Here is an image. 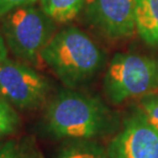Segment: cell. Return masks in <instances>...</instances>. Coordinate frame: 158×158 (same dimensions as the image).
Returning a JSON list of instances; mask_svg holds the SVG:
<instances>
[{
	"label": "cell",
	"instance_id": "obj_14",
	"mask_svg": "<svg viewBox=\"0 0 158 158\" xmlns=\"http://www.w3.org/2000/svg\"><path fill=\"white\" fill-rule=\"evenodd\" d=\"M37 0H0V18L12 9L22 6L35 4Z\"/></svg>",
	"mask_w": 158,
	"mask_h": 158
},
{
	"label": "cell",
	"instance_id": "obj_7",
	"mask_svg": "<svg viewBox=\"0 0 158 158\" xmlns=\"http://www.w3.org/2000/svg\"><path fill=\"white\" fill-rule=\"evenodd\" d=\"M107 152L110 158H158V131L138 112L125 120Z\"/></svg>",
	"mask_w": 158,
	"mask_h": 158
},
{
	"label": "cell",
	"instance_id": "obj_3",
	"mask_svg": "<svg viewBox=\"0 0 158 158\" xmlns=\"http://www.w3.org/2000/svg\"><path fill=\"white\" fill-rule=\"evenodd\" d=\"M104 93L114 105L158 91V59L131 52H118L104 76Z\"/></svg>",
	"mask_w": 158,
	"mask_h": 158
},
{
	"label": "cell",
	"instance_id": "obj_2",
	"mask_svg": "<svg viewBox=\"0 0 158 158\" xmlns=\"http://www.w3.org/2000/svg\"><path fill=\"white\" fill-rule=\"evenodd\" d=\"M45 122L58 139L91 140L106 128L108 110L98 98L66 88L47 104Z\"/></svg>",
	"mask_w": 158,
	"mask_h": 158
},
{
	"label": "cell",
	"instance_id": "obj_1",
	"mask_svg": "<svg viewBox=\"0 0 158 158\" xmlns=\"http://www.w3.org/2000/svg\"><path fill=\"white\" fill-rule=\"evenodd\" d=\"M40 59L66 87L72 89L91 80L106 63L103 49L84 31L73 26L53 34Z\"/></svg>",
	"mask_w": 158,
	"mask_h": 158
},
{
	"label": "cell",
	"instance_id": "obj_6",
	"mask_svg": "<svg viewBox=\"0 0 158 158\" xmlns=\"http://www.w3.org/2000/svg\"><path fill=\"white\" fill-rule=\"evenodd\" d=\"M83 15L87 24L107 39H125L137 32L135 0H86Z\"/></svg>",
	"mask_w": 158,
	"mask_h": 158
},
{
	"label": "cell",
	"instance_id": "obj_15",
	"mask_svg": "<svg viewBox=\"0 0 158 158\" xmlns=\"http://www.w3.org/2000/svg\"><path fill=\"white\" fill-rule=\"evenodd\" d=\"M7 52H8V48L6 46V43L2 34L0 33V63L4 61L5 59H7Z\"/></svg>",
	"mask_w": 158,
	"mask_h": 158
},
{
	"label": "cell",
	"instance_id": "obj_12",
	"mask_svg": "<svg viewBox=\"0 0 158 158\" xmlns=\"http://www.w3.org/2000/svg\"><path fill=\"white\" fill-rule=\"evenodd\" d=\"M21 126V119L17 110L0 94V139L14 135Z\"/></svg>",
	"mask_w": 158,
	"mask_h": 158
},
{
	"label": "cell",
	"instance_id": "obj_10",
	"mask_svg": "<svg viewBox=\"0 0 158 158\" xmlns=\"http://www.w3.org/2000/svg\"><path fill=\"white\" fill-rule=\"evenodd\" d=\"M56 158H110L108 152L90 140H68Z\"/></svg>",
	"mask_w": 158,
	"mask_h": 158
},
{
	"label": "cell",
	"instance_id": "obj_8",
	"mask_svg": "<svg viewBox=\"0 0 158 158\" xmlns=\"http://www.w3.org/2000/svg\"><path fill=\"white\" fill-rule=\"evenodd\" d=\"M137 33L148 45L158 47V0H135Z\"/></svg>",
	"mask_w": 158,
	"mask_h": 158
},
{
	"label": "cell",
	"instance_id": "obj_9",
	"mask_svg": "<svg viewBox=\"0 0 158 158\" xmlns=\"http://www.w3.org/2000/svg\"><path fill=\"white\" fill-rule=\"evenodd\" d=\"M86 0H40V7L55 23L73 21L83 10Z\"/></svg>",
	"mask_w": 158,
	"mask_h": 158
},
{
	"label": "cell",
	"instance_id": "obj_4",
	"mask_svg": "<svg viewBox=\"0 0 158 158\" xmlns=\"http://www.w3.org/2000/svg\"><path fill=\"white\" fill-rule=\"evenodd\" d=\"M1 19L7 48L25 63H35L56 33V23L34 4L12 9Z\"/></svg>",
	"mask_w": 158,
	"mask_h": 158
},
{
	"label": "cell",
	"instance_id": "obj_13",
	"mask_svg": "<svg viewBox=\"0 0 158 158\" xmlns=\"http://www.w3.org/2000/svg\"><path fill=\"white\" fill-rule=\"evenodd\" d=\"M138 112L151 126L158 131V94H147L141 98Z\"/></svg>",
	"mask_w": 158,
	"mask_h": 158
},
{
	"label": "cell",
	"instance_id": "obj_5",
	"mask_svg": "<svg viewBox=\"0 0 158 158\" xmlns=\"http://www.w3.org/2000/svg\"><path fill=\"white\" fill-rule=\"evenodd\" d=\"M50 83L23 61L5 59L0 63V94L15 109L32 111L46 102Z\"/></svg>",
	"mask_w": 158,
	"mask_h": 158
},
{
	"label": "cell",
	"instance_id": "obj_16",
	"mask_svg": "<svg viewBox=\"0 0 158 158\" xmlns=\"http://www.w3.org/2000/svg\"><path fill=\"white\" fill-rule=\"evenodd\" d=\"M2 143H3V142L1 141V139H0V147H1V145H2Z\"/></svg>",
	"mask_w": 158,
	"mask_h": 158
},
{
	"label": "cell",
	"instance_id": "obj_11",
	"mask_svg": "<svg viewBox=\"0 0 158 158\" xmlns=\"http://www.w3.org/2000/svg\"><path fill=\"white\" fill-rule=\"evenodd\" d=\"M0 158H40L32 141L29 139H12L3 142Z\"/></svg>",
	"mask_w": 158,
	"mask_h": 158
}]
</instances>
